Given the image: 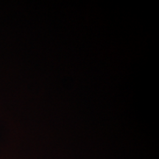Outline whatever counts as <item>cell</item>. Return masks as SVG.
Returning <instances> with one entry per match:
<instances>
[]
</instances>
